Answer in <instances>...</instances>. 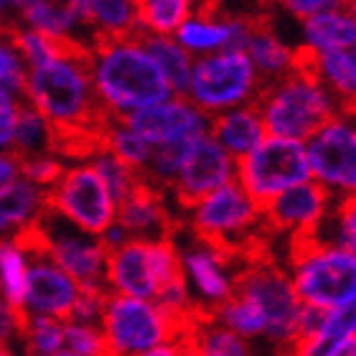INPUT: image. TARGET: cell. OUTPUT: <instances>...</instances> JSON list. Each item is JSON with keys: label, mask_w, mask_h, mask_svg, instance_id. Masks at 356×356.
<instances>
[{"label": "cell", "mask_w": 356, "mask_h": 356, "mask_svg": "<svg viewBox=\"0 0 356 356\" xmlns=\"http://www.w3.org/2000/svg\"><path fill=\"white\" fill-rule=\"evenodd\" d=\"M95 89L112 112H133L171 97V87L158 61L130 36H92Z\"/></svg>", "instance_id": "6da1fadb"}, {"label": "cell", "mask_w": 356, "mask_h": 356, "mask_svg": "<svg viewBox=\"0 0 356 356\" xmlns=\"http://www.w3.org/2000/svg\"><path fill=\"white\" fill-rule=\"evenodd\" d=\"M250 99L257 104L267 133L293 140H308L328 120L354 115L339 102L323 76H305L290 69L273 82L257 84Z\"/></svg>", "instance_id": "7a4b0ae2"}, {"label": "cell", "mask_w": 356, "mask_h": 356, "mask_svg": "<svg viewBox=\"0 0 356 356\" xmlns=\"http://www.w3.org/2000/svg\"><path fill=\"white\" fill-rule=\"evenodd\" d=\"M23 97L44 115V120L74 122L107 115V104L95 89V61L51 59L31 67Z\"/></svg>", "instance_id": "3957f363"}, {"label": "cell", "mask_w": 356, "mask_h": 356, "mask_svg": "<svg viewBox=\"0 0 356 356\" xmlns=\"http://www.w3.org/2000/svg\"><path fill=\"white\" fill-rule=\"evenodd\" d=\"M234 173L239 176L242 191L252 199L257 211H262V207L275 193L313 176L300 140L280 135H273L267 140L262 138L252 150L237 156Z\"/></svg>", "instance_id": "277c9868"}, {"label": "cell", "mask_w": 356, "mask_h": 356, "mask_svg": "<svg viewBox=\"0 0 356 356\" xmlns=\"http://www.w3.org/2000/svg\"><path fill=\"white\" fill-rule=\"evenodd\" d=\"M232 290L245 293L260 303L267 318L265 336L273 339L280 354H285L298 308H300V298L296 296L288 273L277 265V260L252 262V265L239 267L237 273L232 275Z\"/></svg>", "instance_id": "5b68a950"}, {"label": "cell", "mask_w": 356, "mask_h": 356, "mask_svg": "<svg viewBox=\"0 0 356 356\" xmlns=\"http://www.w3.org/2000/svg\"><path fill=\"white\" fill-rule=\"evenodd\" d=\"M33 222L44 234L46 250L51 260L67 270L79 288H92V285H107L104 280V250L99 239H92L89 232L69 222L59 209L41 201V209L33 214ZM110 288V285H107Z\"/></svg>", "instance_id": "8992f818"}, {"label": "cell", "mask_w": 356, "mask_h": 356, "mask_svg": "<svg viewBox=\"0 0 356 356\" xmlns=\"http://www.w3.org/2000/svg\"><path fill=\"white\" fill-rule=\"evenodd\" d=\"M257 89V72L245 51H222L196 61L188 79L191 102L204 115L247 102Z\"/></svg>", "instance_id": "52a82bcc"}, {"label": "cell", "mask_w": 356, "mask_h": 356, "mask_svg": "<svg viewBox=\"0 0 356 356\" xmlns=\"http://www.w3.org/2000/svg\"><path fill=\"white\" fill-rule=\"evenodd\" d=\"M41 201L59 209L69 222H74L89 234H102L115 222L110 188L95 165L64 171L56 184L41 188Z\"/></svg>", "instance_id": "ba28073f"}, {"label": "cell", "mask_w": 356, "mask_h": 356, "mask_svg": "<svg viewBox=\"0 0 356 356\" xmlns=\"http://www.w3.org/2000/svg\"><path fill=\"white\" fill-rule=\"evenodd\" d=\"M102 336L110 354H148L165 343L163 318L156 305L115 290L104 300Z\"/></svg>", "instance_id": "9c48e42d"}, {"label": "cell", "mask_w": 356, "mask_h": 356, "mask_svg": "<svg viewBox=\"0 0 356 356\" xmlns=\"http://www.w3.org/2000/svg\"><path fill=\"white\" fill-rule=\"evenodd\" d=\"M232 176H234V158L229 156V150H224L211 135L199 133L191 138L184 163L168 188H173L178 209L188 214L207 193L232 181Z\"/></svg>", "instance_id": "30bf717a"}, {"label": "cell", "mask_w": 356, "mask_h": 356, "mask_svg": "<svg viewBox=\"0 0 356 356\" xmlns=\"http://www.w3.org/2000/svg\"><path fill=\"white\" fill-rule=\"evenodd\" d=\"M354 250L318 252L296 267L293 290L300 298V303H316L326 308L354 303Z\"/></svg>", "instance_id": "8fae6325"}, {"label": "cell", "mask_w": 356, "mask_h": 356, "mask_svg": "<svg viewBox=\"0 0 356 356\" xmlns=\"http://www.w3.org/2000/svg\"><path fill=\"white\" fill-rule=\"evenodd\" d=\"M308 140L311 143L305 148V158H308L313 176H318L328 186H339L341 191H354L356 135L354 127L349 125V118L328 120L326 125L316 130Z\"/></svg>", "instance_id": "7c38bea8"}, {"label": "cell", "mask_w": 356, "mask_h": 356, "mask_svg": "<svg viewBox=\"0 0 356 356\" xmlns=\"http://www.w3.org/2000/svg\"><path fill=\"white\" fill-rule=\"evenodd\" d=\"M120 120L150 145L193 138L199 133H207L209 125V115H204L196 104L186 102L181 97L148 104L133 112H122Z\"/></svg>", "instance_id": "4fadbf2b"}, {"label": "cell", "mask_w": 356, "mask_h": 356, "mask_svg": "<svg viewBox=\"0 0 356 356\" xmlns=\"http://www.w3.org/2000/svg\"><path fill=\"white\" fill-rule=\"evenodd\" d=\"M331 201V188L321 181H300L280 193H275L273 199L262 207L260 216L270 234H285V232L300 229L305 224H313Z\"/></svg>", "instance_id": "5bb4252c"}, {"label": "cell", "mask_w": 356, "mask_h": 356, "mask_svg": "<svg viewBox=\"0 0 356 356\" xmlns=\"http://www.w3.org/2000/svg\"><path fill=\"white\" fill-rule=\"evenodd\" d=\"M150 239L127 237L122 245L104 250V280L122 296L156 300L158 285L150 265Z\"/></svg>", "instance_id": "9a60e30c"}, {"label": "cell", "mask_w": 356, "mask_h": 356, "mask_svg": "<svg viewBox=\"0 0 356 356\" xmlns=\"http://www.w3.org/2000/svg\"><path fill=\"white\" fill-rule=\"evenodd\" d=\"M209 135L214 138L224 150H229L234 156H242L247 150H252L257 143L267 135L262 125L260 110L252 99H247L242 110L224 112V115H211L209 118Z\"/></svg>", "instance_id": "2e32d148"}, {"label": "cell", "mask_w": 356, "mask_h": 356, "mask_svg": "<svg viewBox=\"0 0 356 356\" xmlns=\"http://www.w3.org/2000/svg\"><path fill=\"white\" fill-rule=\"evenodd\" d=\"M82 26L107 36H130L140 29L138 0H72Z\"/></svg>", "instance_id": "e0dca14e"}, {"label": "cell", "mask_w": 356, "mask_h": 356, "mask_svg": "<svg viewBox=\"0 0 356 356\" xmlns=\"http://www.w3.org/2000/svg\"><path fill=\"white\" fill-rule=\"evenodd\" d=\"M135 41L158 61V67L163 69L171 92H176L178 97H186L188 79H191V56H188V51L181 49L171 36L153 33V31L143 29V26L135 31Z\"/></svg>", "instance_id": "ac0fdd59"}, {"label": "cell", "mask_w": 356, "mask_h": 356, "mask_svg": "<svg viewBox=\"0 0 356 356\" xmlns=\"http://www.w3.org/2000/svg\"><path fill=\"white\" fill-rule=\"evenodd\" d=\"M18 99V110H15V125L13 138L8 143V156L18 161L26 158H36L49 153V133H46L44 115L26 99V97H15Z\"/></svg>", "instance_id": "d6986e66"}, {"label": "cell", "mask_w": 356, "mask_h": 356, "mask_svg": "<svg viewBox=\"0 0 356 356\" xmlns=\"http://www.w3.org/2000/svg\"><path fill=\"white\" fill-rule=\"evenodd\" d=\"M186 265V270L191 273L193 282L199 293L204 296L207 303H219L232 293V280H227L222 273L219 262L214 260V254L209 252L207 247L193 239V247L181 257Z\"/></svg>", "instance_id": "ffe728a7"}, {"label": "cell", "mask_w": 356, "mask_h": 356, "mask_svg": "<svg viewBox=\"0 0 356 356\" xmlns=\"http://www.w3.org/2000/svg\"><path fill=\"white\" fill-rule=\"evenodd\" d=\"M41 209V188L18 176L10 184L0 186V232L13 224L29 222Z\"/></svg>", "instance_id": "44dd1931"}, {"label": "cell", "mask_w": 356, "mask_h": 356, "mask_svg": "<svg viewBox=\"0 0 356 356\" xmlns=\"http://www.w3.org/2000/svg\"><path fill=\"white\" fill-rule=\"evenodd\" d=\"M321 72L328 89L339 97V102L349 112H354V49H326L321 51Z\"/></svg>", "instance_id": "7402d4cb"}, {"label": "cell", "mask_w": 356, "mask_h": 356, "mask_svg": "<svg viewBox=\"0 0 356 356\" xmlns=\"http://www.w3.org/2000/svg\"><path fill=\"white\" fill-rule=\"evenodd\" d=\"M354 15L343 13H318L305 18V38L318 51L354 46Z\"/></svg>", "instance_id": "603a6c76"}, {"label": "cell", "mask_w": 356, "mask_h": 356, "mask_svg": "<svg viewBox=\"0 0 356 356\" xmlns=\"http://www.w3.org/2000/svg\"><path fill=\"white\" fill-rule=\"evenodd\" d=\"M234 18L227 13L224 18H193L188 15L181 26H178V41L191 49V51H211L224 46V41L229 38Z\"/></svg>", "instance_id": "cb8c5ba5"}, {"label": "cell", "mask_w": 356, "mask_h": 356, "mask_svg": "<svg viewBox=\"0 0 356 356\" xmlns=\"http://www.w3.org/2000/svg\"><path fill=\"white\" fill-rule=\"evenodd\" d=\"M193 0H138V18L143 29L171 36L191 15Z\"/></svg>", "instance_id": "d4e9b609"}, {"label": "cell", "mask_w": 356, "mask_h": 356, "mask_svg": "<svg viewBox=\"0 0 356 356\" xmlns=\"http://www.w3.org/2000/svg\"><path fill=\"white\" fill-rule=\"evenodd\" d=\"M61 343H64V321L46 313H29L21 334V346L26 354H59Z\"/></svg>", "instance_id": "484cf974"}, {"label": "cell", "mask_w": 356, "mask_h": 356, "mask_svg": "<svg viewBox=\"0 0 356 356\" xmlns=\"http://www.w3.org/2000/svg\"><path fill=\"white\" fill-rule=\"evenodd\" d=\"M0 290L15 311H26V260L6 239H0Z\"/></svg>", "instance_id": "4316f807"}, {"label": "cell", "mask_w": 356, "mask_h": 356, "mask_svg": "<svg viewBox=\"0 0 356 356\" xmlns=\"http://www.w3.org/2000/svg\"><path fill=\"white\" fill-rule=\"evenodd\" d=\"M26 61H23L18 46L3 26H0V89L10 92L13 97H23L26 92Z\"/></svg>", "instance_id": "83f0119b"}, {"label": "cell", "mask_w": 356, "mask_h": 356, "mask_svg": "<svg viewBox=\"0 0 356 356\" xmlns=\"http://www.w3.org/2000/svg\"><path fill=\"white\" fill-rule=\"evenodd\" d=\"M199 354L209 356H242L250 354V343L245 341V336L234 334L232 328L224 323H209L201 328L199 334Z\"/></svg>", "instance_id": "f1b7e54d"}, {"label": "cell", "mask_w": 356, "mask_h": 356, "mask_svg": "<svg viewBox=\"0 0 356 356\" xmlns=\"http://www.w3.org/2000/svg\"><path fill=\"white\" fill-rule=\"evenodd\" d=\"M59 354L69 356H92V354H110L107 341L99 328L79 326V323H64V343Z\"/></svg>", "instance_id": "f546056e"}, {"label": "cell", "mask_w": 356, "mask_h": 356, "mask_svg": "<svg viewBox=\"0 0 356 356\" xmlns=\"http://www.w3.org/2000/svg\"><path fill=\"white\" fill-rule=\"evenodd\" d=\"M18 173H21L26 181H31L38 188H46V186L56 184L61 178V173L67 171L61 163L51 161L46 156H36V158H26V161H18Z\"/></svg>", "instance_id": "4dcf8cb0"}, {"label": "cell", "mask_w": 356, "mask_h": 356, "mask_svg": "<svg viewBox=\"0 0 356 356\" xmlns=\"http://www.w3.org/2000/svg\"><path fill=\"white\" fill-rule=\"evenodd\" d=\"M280 3L300 21L318 13L354 15V0H280Z\"/></svg>", "instance_id": "1f68e13d"}, {"label": "cell", "mask_w": 356, "mask_h": 356, "mask_svg": "<svg viewBox=\"0 0 356 356\" xmlns=\"http://www.w3.org/2000/svg\"><path fill=\"white\" fill-rule=\"evenodd\" d=\"M15 110H18V99L10 92L0 89V148H8V143L13 138Z\"/></svg>", "instance_id": "d6a6232c"}, {"label": "cell", "mask_w": 356, "mask_h": 356, "mask_svg": "<svg viewBox=\"0 0 356 356\" xmlns=\"http://www.w3.org/2000/svg\"><path fill=\"white\" fill-rule=\"evenodd\" d=\"M18 176V165L10 156H0V186L10 184Z\"/></svg>", "instance_id": "836d02e7"}, {"label": "cell", "mask_w": 356, "mask_h": 356, "mask_svg": "<svg viewBox=\"0 0 356 356\" xmlns=\"http://www.w3.org/2000/svg\"><path fill=\"white\" fill-rule=\"evenodd\" d=\"M8 354H13V351H10V346H8V343L0 341V356H8Z\"/></svg>", "instance_id": "e575fe53"}, {"label": "cell", "mask_w": 356, "mask_h": 356, "mask_svg": "<svg viewBox=\"0 0 356 356\" xmlns=\"http://www.w3.org/2000/svg\"><path fill=\"white\" fill-rule=\"evenodd\" d=\"M3 6H6V3H3V0H0V10H3Z\"/></svg>", "instance_id": "d590c367"}, {"label": "cell", "mask_w": 356, "mask_h": 356, "mask_svg": "<svg viewBox=\"0 0 356 356\" xmlns=\"http://www.w3.org/2000/svg\"><path fill=\"white\" fill-rule=\"evenodd\" d=\"M260 3H262V6H265V3H270V0H260Z\"/></svg>", "instance_id": "8d00e7d4"}]
</instances>
